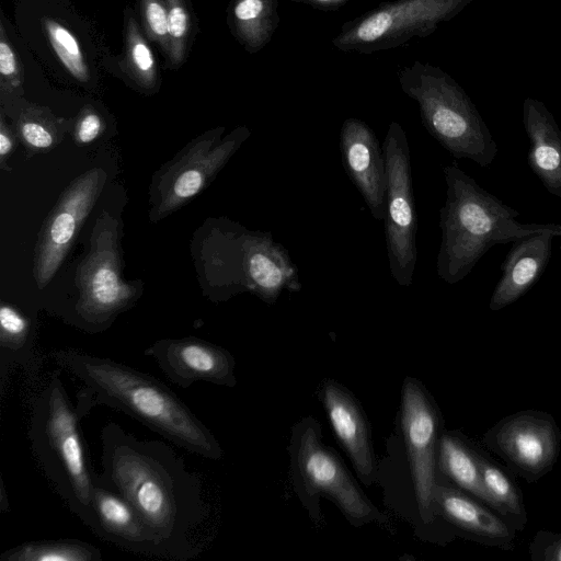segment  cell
Returning a JSON list of instances; mask_svg holds the SVG:
<instances>
[{
	"mask_svg": "<svg viewBox=\"0 0 561 561\" xmlns=\"http://www.w3.org/2000/svg\"><path fill=\"white\" fill-rule=\"evenodd\" d=\"M311 421L301 422L293 437V477L302 499L327 496L356 526L383 522V516L354 482L337 456L322 444Z\"/></svg>",
	"mask_w": 561,
	"mask_h": 561,
	"instance_id": "cell-7",
	"label": "cell"
},
{
	"mask_svg": "<svg viewBox=\"0 0 561 561\" xmlns=\"http://www.w3.org/2000/svg\"><path fill=\"white\" fill-rule=\"evenodd\" d=\"M248 136L247 129L239 128L224 140L219 134H209L187 147L161 178L156 218L168 215L199 193Z\"/></svg>",
	"mask_w": 561,
	"mask_h": 561,
	"instance_id": "cell-12",
	"label": "cell"
},
{
	"mask_svg": "<svg viewBox=\"0 0 561 561\" xmlns=\"http://www.w3.org/2000/svg\"><path fill=\"white\" fill-rule=\"evenodd\" d=\"M44 30L50 47L64 68L76 80L88 82L91 78L90 69L72 32L54 19L44 20Z\"/></svg>",
	"mask_w": 561,
	"mask_h": 561,
	"instance_id": "cell-25",
	"label": "cell"
},
{
	"mask_svg": "<svg viewBox=\"0 0 561 561\" xmlns=\"http://www.w3.org/2000/svg\"><path fill=\"white\" fill-rule=\"evenodd\" d=\"M321 1H327V0H321Z\"/></svg>",
	"mask_w": 561,
	"mask_h": 561,
	"instance_id": "cell-36",
	"label": "cell"
},
{
	"mask_svg": "<svg viewBox=\"0 0 561 561\" xmlns=\"http://www.w3.org/2000/svg\"><path fill=\"white\" fill-rule=\"evenodd\" d=\"M392 24L391 15L380 11L366 19L357 30V36L364 42H371L381 37Z\"/></svg>",
	"mask_w": 561,
	"mask_h": 561,
	"instance_id": "cell-32",
	"label": "cell"
},
{
	"mask_svg": "<svg viewBox=\"0 0 561 561\" xmlns=\"http://www.w3.org/2000/svg\"><path fill=\"white\" fill-rule=\"evenodd\" d=\"M447 191L440 208L442 239L436 261L438 277L448 285L462 280L495 244L554 231L558 224H524L512 207L481 187L456 163L444 167Z\"/></svg>",
	"mask_w": 561,
	"mask_h": 561,
	"instance_id": "cell-3",
	"label": "cell"
},
{
	"mask_svg": "<svg viewBox=\"0 0 561 561\" xmlns=\"http://www.w3.org/2000/svg\"><path fill=\"white\" fill-rule=\"evenodd\" d=\"M529 140L528 163L547 191L561 197V130L546 105L534 98L523 103Z\"/></svg>",
	"mask_w": 561,
	"mask_h": 561,
	"instance_id": "cell-19",
	"label": "cell"
},
{
	"mask_svg": "<svg viewBox=\"0 0 561 561\" xmlns=\"http://www.w3.org/2000/svg\"><path fill=\"white\" fill-rule=\"evenodd\" d=\"M263 10L262 0H238L233 12L240 28L247 34L250 24L260 16Z\"/></svg>",
	"mask_w": 561,
	"mask_h": 561,
	"instance_id": "cell-33",
	"label": "cell"
},
{
	"mask_svg": "<svg viewBox=\"0 0 561 561\" xmlns=\"http://www.w3.org/2000/svg\"><path fill=\"white\" fill-rule=\"evenodd\" d=\"M12 138L9 133V129H7L4 123H1V131H0V154L1 157L7 156L11 149H12Z\"/></svg>",
	"mask_w": 561,
	"mask_h": 561,
	"instance_id": "cell-34",
	"label": "cell"
},
{
	"mask_svg": "<svg viewBox=\"0 0 561 561\" xmlns=\"http://www.w3.org/2000/svg\"><path fill=\"white\" fill-rule=\"evenodd\" d=\"M169 380L181 388L197 381L233 387L236 362L221 346L197 337L164 339L144 351Z\"/></svg>",
	"mask_w": 561,
	"mask_h": 561,
	"instance_id": "cell-13",
	"label": "cell"
},
{
	"mask_svg": "<svg viewBox=\"0 0 561 561\" xmlns=\"http://www.w3.org/2000/svg\"><path fill=\"white\" fill-rule=\"evenodd\" d=\"M1 561H101V551L77 539L38 540L22 543L0 554Z\"/></svg>",
	"mask_w": 561,
	"mask_h": 561,
	"instance_id": "cell-23",
	"label": "cell"
},
{
	"mask_svg": "<svg viewBox=\"0 0 561 561\" xmlns=\"http://www.w3.org/2000/svg\"><path fill=\"white\" fill-rule=\"evenodd\" d=\"M560 237L545 231L514 242L502 266V275L491 296L489 308L499 311L520 298L545 271L552 253V240Z\"/></svg>",
	"mask_w": 561,
	"mask_h": 561,
	"instance_id": "cell-18",
	"label": "cell"
},
{
	"mask_svg": "<svg viewBox=\"0 0 561 561\" xmlns=\"http://www.w3.org/2000/svg\"><path fill=\"white\" fill-rule=\"evenodd\" d=\"M146 37L134 12L127 10L124 69L137 85L146 91H151L158 87L159 67Z\"/></svg>",
	"mask_w": 561,
	"mask_h": 561,
	"instance_id": "cell-24",
	"label": "cell"
},
{
	"mask_svg": "<svg viewBox=\"0 0 561 561\" xmlns=\"http://www.w3.org/2000/svg\"><path fill=\"white\" fill-rule=\"evenodd\" d=\"M87 414L81 405L72 404L57 371L32 404L28 437L45 477L69 510L92 530L95 473L80 428Z\"/></svg>",
	"mask_w": 561,
	"mask_h": 561,
	"instance_id": "cell-4",
	"label": "cell"
},
{
	"mask_svg": "<svg viewBox=\"0 0 561 561\" xmlns=\"http://www.w3.org/2000/svg\"><path fill=\"white\" fill-rule=\"evenodd\" d=\"M423 123L453 157L481 167L491 164L499 151L488 125L467 94L454 82L439 78L420 94Z\"/></svg>",
	"mask_w": 561,
	"mask_h": 561,
	"instance_id": "cell-8",
	"label": "cell"
},
{
	"mask_svg": "<svg viewBox=\"0 0 561 561\" xmlns=\"http://www.w3.org/2000/svg\"><path fill=\"white\" fill-rule=\"evenodd\" d=\"M0 79L2 90L8 92L20 88L23 81L19 56L2 22L0 24Z\"/></svg>",
	"mask_w": 561,
	"mask_h": 561,
	"instance_id": "cell-29",
	"label": "cell"
},
{
	"mask_svg": "<svg viewBox=\"0 0 561 561\" xmlns=\"http://www.w3.org/2000/svg\"><path fill=\"white\" fill-rule=\"evenodd\" d=\"M142 26L147 38L159 45L163 55L169 54L167 0H138Z\"/></svg>",
	"mask_w": 561,
	"mask_h": 561,
	"instance_id": "cell-27",
	"label": "cell"
},
{
	"mask_svg": "<svg viewBox=\"0 0 561 561\" xmlns=\"http://www.w3.org/2000/svg\"><path fill=\"white\" fill-rule=\"evenodd\" d=\"M437 463L438 471L453 485L491 507L483 485L479 450L462 436L457 433H445L439 436Z\"/></svg>",
	"mask_w": 561,
	"mask_h": 561,
	"instance_id": "cell-20",
	"label": "cell"
},
{
	"mask_svg": "<svg viewBox=\"0 0 561 561\" xmlns=\"http://www.w3.org/2000/svg\"><path fill=\"white\" fill-rule=\"evenodd\" d=\"M437 412L423 388L407 379L402 389L401 428L422 518L432 523L436 510L434 492L438 482Z\"/></svg>",
	"mask_w": 561,
	"mask_h": 561,
	"instance_id": "cell-10",
	"label": "cell"
},
{
	"mask_svg": "<svg viewBox=\"0 0 561 561\" xmlns=\"http://www.w3.org/2000/svg\"><path fill=\"white\" fill-rule=\"evenodd\" d=\"M95 536L133 553L168 559L163 546L134 507L95 474L92 494Z\"/></svg>",
	"mask_w": 561,
	"mask_h": 561,
	"instance_id": "cell-16",
	"label": "cell"
},
{
	"mask_svg": "<svg viewBox=\"0 0 561 561\" xmlns=\"http://www.w3.org/2000/svg\"><path fill=\"white\" fill-rule=\"evenodd\" d=\"M50 356L60 369L81 381L77 403L87 413L95 405L110 407L192 454L211 460L222 458L211 431L153 376L73 348L55 350Z\"/></svg>",
	"mask_w": 561,
	"mask_h": 561,
	"instance_id": "cell-2",
	"label": "cell"
},
{
	"mask_svg": "<svg viewBox=\"0 0 561 561\" xmlns=\"http://www.w3.org/2000/svg\"><path fill=\"white\" fill-rule=\"evenodd\" d=\"M434 504L436 513L467 538L502 550L514 548L518 533L514 527L480 500L439 478Z\"/></svg>",
	"mask_w": 561,
	"mask_h": 561,
	"instance_id": "cell-15",
	"label": "cell"
},
{
	"mask_svg": "<svg viewBox=\"0 0 561 561\" xmlns=\"http://www.w3.org/2000/svg\"><path fill=\"white\" fill-rule=\"evenodd\" d=\"M32 325L27 317L10 305L0 308V389L3 394L7 377L15 365L35 367Z\"/></svg>",
	"mask_w": 561,
	"mask_h": 561,
	"instance_id": "cell-21",
	"label": "cell"
},
{
	"mask_svg": "<svg viewBox=\"0 0 561 561\" xmlns=\"http://www.w3.org/2000/svg\"><path fill=\"white\" fill-rule=\"evenodd\" d=\"M117 225L103 213L92 231L90 251L77 271L79 298L76 322L85 331L105 330L139 296V290L122 278Z\"/></svg>",
	"mask_w": 561,
	"mask_h": 561,
	"instance_id": "cell-5",
	"label": "cell"
},
{
	"mask_svg": "<svg viewBox=\"0 0 561 561\" xmlns=\"http://www.w3.org/2000/svg\"><path fill=\"white\" fill-rule=\"evenodd\" d=\"M479 462L492 510L517 531L524 530L528 517L520 489L501 467L480 450Z\"/></svg>",
	"mask_w": 561,
	"mask_h": 561,
	"instance_id": "cell-22",
	"label": "cell"
},
{
	"mask_svg": "<svg viewBox=\"0 0 561 561\" xmlns=\"http://www.w3.org/2000/svg\"><path fill=\"white\" fill-rule=\"evenodd\" d=\"M528 551L533 561H561V533L538 530Z\"/></svg>",
	"mask_w": 561,
	"mask_h": 561,
	"instance_id": "cell-30",
	"label": "cell"
},
{
	"mask_svg": "<svg viewBox=\"0 0 561 561\" xmlns=\"http://www.w3.org/2000/svg\"><path fill=\"white\" fill-rule=\"evenodd\" d=\"M19 128L23 140L35 149H46L54 144L53 122L45 117L43 111L28 110L23 113Z\"/></svg>",
	"mask_w": 561,
	"mask_h": 561,
	"instance_id": "cell-28",
	"label": "cell"
},
{
	"mask_svg": "<svg viewBox=\"0 0 561 561\" xmlns=\"http://www.w3.org/2000/svg\"><path fill=\"white\" fill-rule=\"evenodd\" d=\"M481 440L511 472L536 483L552 470L559 458L561 431L546 411L523 410L499 420Z\"/></svg>",
	"mask_w": 561,
	"mask_h": 561,
	"instance_id": "cell-9",
	"label": "cell"
},
{
	"mask_svg": "<svg viewBox=\"0 0 561 561\" xmlns=\"http://www.w3.org/2000/svg\"><path fill=\"white\" fill-rule=\"evenodd\" d=\"M321 399L334 434L351 458L360 480L369 485L376 463L365 417L350 393L334 381H325Z\"/></svg>",
	"mask_w": 561,
	"mask_h": 561,
	"instance_id": "cell-17",
	"label": "cell"
},
{
	"mask_svg": "<svg viewBox=\"0 0 561 561\" xmlns=\"http://www.w3.org/2000/svg\"><path fill=\"white\" fill-rule=\"evenodd\" d=\"M382 149L387 170L383 221L389 270L398 285L409 287L417 260V215L409 141L400 125L389 126Z\"/></svg>",
	"mask_w": 561,
	"mask_h": 561,
	"instance_id": "cell-6",
	"label": "cell"
},
{
	"mask_svg": "<svg viewBox=\"0 0 561 561\" xmlns=\"http://www.w3.org/2000/svg\"><path fill=\"white\" fill-rule=\"evenodd\" d=\"M105 180L106 173L101 168L81 174L64 191L44 221L35 249L33 268L38 288H44L50 282L64 262Z\"/></svg>",
	"mask_w": 561,
	"mask_h": 561,
	"instance_id": "cell-11",
	"label": "cell"
},
{
	"mask_svg": "<svg viewBox=\"0 0 561 561\" xmlns=\"http://www.w3.org/2000/svg\"><path fill=\"white\" fill-rule=\"evenodd\" d=\"M103 122L101 116L91 107H85L81 112L77 125L75 137L79 144H89L101 134Z\"/></svg>",
	"mask_w": 561,
	"mask_h": 561,
	"instance_id": "cell-31",
	"label": "cell"
},
{
	"mask_svg": "<svg viewBox=\"0 0 561 561\" xmlns=\"http://www.w3.org/2000/svg\"><path fill=\"white\" fill-rule=\"evenodd\" d=\"M168 5V61L178 69L185 60L192 32V13L186 0H167Z\"/></svg>",
	"mask_w": 561,
	"mask_h": 561,
	"instance_id": "cell-26",
	"label": "cell"
},
{
	"mask_svg": "<svg viewBox=\"0 0 561 561\" xmlns=\"http://www.w3.org/2000/svg\"><path fill=\"white\" fill-rule=\"evenodd\" d=\"M102 472L96 479L123 496L163 546L168 559L202 552L208 506L199 474L158 439H139L114 422L101 430Z\"/></svg>",
	"mask_w": 561,
	"mask_h": 561,
	"instance_id": "cell-1",
	"label": "cell"
},
{
	"mask_svg": "<svg viewBox=\"0 0 561 561\" xmlns=\"http://www.w3.org/2000/svg\"><path fill=\"white\" fill-rule=\"evenodd\" d=\"M3 503L5 504L7 510H9V502H8L7 496H5L4 485H3V483H1V504H0V508L3 506Z\"/></svg>",
	"mask_w": 561,
	"mask_h": 561,
	"instance_id": "cell-35",
	"label": "cell"
},
{
	"mask_svg": "<svg viewBox=\"0 0 561 561\" xmlns=\"http://www.w3.org/2000/svg\"><path fill=\"white\" fill-rule=\"evenodd\" d=\"M340 149L346 174L377 220L385 218L387 170L382 146L362 121L346 119L341 128Z\"/></svg>",
	"mask_w": 561,
	"mask_h": 561,
	"instance_id": "cell-14",
	"label": "cell"
}]
</instances>
